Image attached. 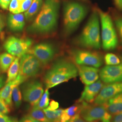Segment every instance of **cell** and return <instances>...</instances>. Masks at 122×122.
<instances>
[{"instance_id": "6da1fadb", "label": "cell", "mask_w": 122, "mask_h": 122, "mask_svg": "<svg viewBox=\"0 0 122 122\" xmlns=\"http://www.w3.org/2000/svg\"><path fill=\"white\" fill-rule=\"evenodd\" d=\"M59 0H46L34 21L28 28L32 33H45L52 30L57 24Z\"/></svg>"}, {"instance_id": "7a4b0ae2", "label": "cell", "mask_w": 122, "mask_h": 122, "mask_svg": "<svg viewBox=\"0 0 122 122\" xmlns=\"http://www.w3.org/2000/svg\"><path fill=\"white\" fill-rule=\"evenodd\" d=\"M78 75L77 66L70 61L61 60L57 61L48 71L44 81L47 89L76 78Z\"/></svg>"}, {"instance_id": "3957f363", "label": "cell", "mask_w": 122, "mask_h": 122, "mask_svg": "<svg viewBox=\"0 0 122 122\" xmlns=\"http://www.w3.org/2000/svg\"><path fill=\"white\" fill-rule=\"evenodd\" d=\"M100 21L99 13L94 10L77 39L81 46L99 49L101 46Z\"/></svg>"}, {"instance_id": "277c9868", "label": "cell", "mask_w": 122, "mask_h": 122, "mask_svg": "<svg viewBox=\"0 0 122 122\" xmlns=\"http://www.w3.org/2000/svg\"><path fill=\"white\" fill-rule=\"evenodd\" d=\"M101 45L106 51L113 50L118 46V38L114 25L108 13L99 10Z\"/></svg>"}, {"instance_id": "5b68a950", "label": "cell", "mask_w": 122, "mask_h": 122, "mask_svg": "<svg viewBox=\"0 0 122 122\" xmlns=\"http://www.w3.org/2000/svg\"><path fill=\"white\" fill-rule=\"evenodd\" d=\"M87 8L78 2H71L66 5L64 9L63 23L66 34H70L79 26L86 17Z\"/></svg>"}, {"instance_id": "8992f818", "label": "cell", "mask_w": 122, "mask_h": 122, "mask_svg": "<svg viewBox=\"0 0 122 122\" xmlns=\"http://www.w3.org/2000/svg\"><path fill=\"white\" fill-rule=\"evenodd\" d=\"M80 115L88 122L100 121L102 122H110L111 115L103 105L89 104L81 103Z\"/></svg>"}, {"instance_id": "52a82bcc", "label": "cell", "mask_w": 122, "mask_h": 122, "mask_svg": "<svg viewBox=\"0 0 122 122\" xmlns=\"http://www.w3.org/2000/svg\"><path fill=\"white\" fill-rule=\"evenodd\" d=\"M41 64L35 56L30 53H26L21 57L19 73L17 77L21 84L39 74L41 69Z\"/></svg>"}, {"instance_id": "ba28073f", "label": "cell", "mask_w": 122, "mask_h": 122, "mask_svg": "<svg viewBox=\"0 0 122 122\" xmlns=\"http://www.w3.org/2000/svg\"><path fill=\"white\" fill-rule=\"evenodd\" d=\"M32 43V40L29 38L10 36L5 42L4 47L9 53L20 58L28 53Z\"/></svg>"}, {"instance_id": "9c48e42d", "label": "cell", "mask_w": 122, "mask_h": 122, "mask_svg": "<svg viewBox=\"0 0 122 122\" xmlns=\"http://www.w3.org/2000/svg\"><path fill=\"white\" fill-rule=\"evenodd\" d=\"M72 57L77 65L91 66L99 68L103 64V58L100 53L84 50H76L72 52Z\"/></svg>"}, {"instance_id": "30bf717a", "label": "cell", "mask_w": 122, "mask_h": 122, "mask_svg": "<svg viewBox=\"0 0 122 122\" xmlns=\"http://www.w3.org/2000/svg\"><path fill=\"white\" fill-rule=\"evenodd\" d=\"M44 92L42 83L38 81H32L26 83L24 86L22 97L25 101L34 107L38 104Z\"/></svg>"}, {"instance_id": "8fae6325", "label": "cell", "mask_w": 122, "mask_h": 122, "mask_svg": "<svg viewBox=\"0 0 122 122\" xmlns=\"http://www.w3.org/2000/svg\"><path fill=\"white\" fill-rule=\"evenodd\" d=\"M100 80L105 84L122 82V63L117 65L106 66L99 71Z\"/></svg>"}, {"instance_id": "7c38bea8", "label": "cell", "mask_w": 122, "mask_h": 122, "mask_svg": "<svg viewBox=\"0 0 122 122\" xmlns=\"http://www.w3.org/2000/svg\"><path fill=\"white\" fill-rule=\"evenodd\" d=\"M28 53L33 55L42 64L46 65L51 61L53 57L55 50L51 44L41 43L30 48Z\"/></svg>"}, {"instance_id": "4fadbf2b", "label": "cell", "mask_w": 122, "mask_h": 122, "mask_svg": "<svg viewBox=\"0 0 122 122\" xmlns=\"http://www.w3.org/2000/svg\"><path fill=\"white\" fill-rule=\"evenodd\" d=\"M122 92V82L107 84L101 89L94 101V104L102 105L110 99Z\"/></svg>"}, {"instance_id": "5bb4252c", "label": "cell", "mask_w": 122, "mask_h": 122, "mask_svg": "<svg viewBox=\"0 0 122 122\" xmlns=\"http://www.w3.org/2000/svg\"><path fill=\"white\" fill-rule=\"evenodd\" d=\"M103 86V83L100 80L91 85H86L81 96L77 101V103H86L87 104L93 103Z\"/></svg>"}, {"instance_id": "9a60e30c", "label": "cell", "mask_w": 122, "mask_h": 122, "mask_svg": "<svg viewBox=\"0 0 122 122\" xmlns=\"http://www.w3.org/2000/svg\"><path fill=\"white\" fill-rule=\"evenodd\" d=\"M78 73L82 82L85 85H91L99 78V70L91 66L77 65Z\"/></svg>"}, {"instance_id": "2e32d148", "label": "cell", "mask_w": 122, "mask_h": 122, "mask_svg": "<svg viewBox=\"0 0 122 122\" xmlns=\"http://www.w3.org/2000/svg\"><path fill=\"white\" fill-rule=\"evenodd\" d=\"M103 105L111 115L122 113V92L110 99Z\"/></svg>"}, {"instance_id": "e0dca14e", "label": "cell", "mask_w": 122, "mask_h": 122, "mask_svg": "<svg viewBox=\"0 0 122 122\" xmlns=\"http://www.w3.org/2000/svg\"><path fill=\"white\" fill-rule=\"evenodd\" d=\"M25 15L22 13L10 14L8 18V25L13 31H21L25 25Z\"/></svg>"}, {"instance_id": "ac0fdd59", "label": "cell", "mask_w": 122, "mask_h": 122, "mask_svg": "<svg viewBox=\"0 0 122 122\" xmlns=\"http://www.w3.org/2000/svg\"><path fill=\"white\" fill-rule=\"evenodd\" d=\"M20 84L21 83L17 77L15 80L6 83L4 87L0 90V98L5 101L10 107L12 105V92L13 88L16 85H20Z\"/></svg>"}, {"instance_id": "d6986e66", "label": "cell", "mask_w": 122, "mask_h": 122, "mask_svg": "<svg viewBox=\"0 0 122 122\" xmlns=\"http://www.w3.org/2000/svg\"><path fill=\"white\" fill-rule=\"evenodd\" d=\"M81 109V104L78 103L71 106L70 107L63 109L61 115L59 122H66L71 118L80 113Z\"/></svg>"}, {"instance_id": "ffe728a7", "label": "cell", "mask_w": 122, "mask_h": 122, "mask_svg": "<svg viewBox=\"0 0 122 122\" xmlns=\"http://www.w3.org/2000/svg\"><path fill=\"white\" fill-rule=\"evenodd\" d=\"M16 57L9 53L0 54V70L2 72H5L8 70Z\"/></svg>"}, {"instance_id": "44dd1931", "label": "cell", "mask_w": 122, "mask_h": 122, "mask_svg": "<svg viewBox=\"0 0 122 122\" xmlns=\"http://www.w3.org/2000/svg\"><path fill=\"white\" fill-rule=\"evenodd\" d=\"M20 70L19 58L16 57L10 66L7 71V77L6 83L15 80L17 78Z\"/></svg>"}, {"instance_id": "7402d4cb", "label": "cell", "mask_w": 122, "mask_h": 122, "mask_svg": "<svg viewBox=\"0 0 122 122\" xmlns=\"http://www.w3.org/2000/svg\"><path fill=\"white\" fill-rule=\"evenodd\" d=\"M28 115L40 122H51L46 116L43 109L36 106H34L31 109Z\"/></svg>"}, {"instance_id": "603a6c76", "label": "cell", "mask_w": 122, "mask_h": 122, "mask_svg": "<svg viewBox=\"0 0 122 122\" xmlns=\"http://www.w3.org/2000/svg\"><path fill=\"white\" fill-rule=\"evenodd\" d=\"M42 4V0H33L29 9L25 12L24 15L26 20H29L35 15Z\"/></svg>"}, {"instance_id": "cb8c5ba5", "label": "cell", "mask_w": 122, "mask_h": 122, "mask_svg": "<svg viewBox=\"0 0 122 122\" xmlns=\"http://www.w3.org/2000/svg\"><path fill=\"white\" fill-rule=\"evenodd\" d=\"M46 116L51 122H59L61 115L63 112L62 109L51 110L47 108L43 109Z\"/></svg>"}, {"instance_id": "d4e9b609", "label": "cell", "mask_w": 122, "mask_h": 122, "mask_svg": "<svg viewBox=\"0 0 122 122\" xmlns=\"http://www.w3.org/2000/svg\"><path fill=\"white\" fill-rule=\"evenodd\" d=\"M19 85H16L13 88L12 92V99L16 108H19L22 103V95Z\"/></svg>"}, {"instance_id": "484cf974", "label": "cell", "mask_w": 122, "mask_h": 122, "mask_svg": "<svg viewBox=\"0 0 122 122\" xmlns=\"http://www.w3.org/2000/svg\"><path fill=\"white\" fill-rule=\"evenodd\" d=\"M104 61L107 66L117 65L121 63L118 57L112 53H107L104 57Z\"/></svg>"}, {"instance_id": "4316f807", "label": "cell", "mask_w": 122, "mask_h": 122, "mask_svg": "<svg viewBox=\"0 0 122 122\" xmlns=\"http://www.w3.org/2000/svg\"><path fill=\"white\" fill-rule=\"evenodd\" d=\"M49 104V92L48 89H47L46 91L41 96L38 104L35 106L41 109L46 108Z\"/></svg>"}, {"instance_id": "83f0119b", "label": "cell", "mask_w": 122, "mask_h": 122, "mask_svg": "<svg viewBox=\"0 0 122 122\" xmlns=\"http://www.w3.org/2000/svg\"><path fill=\"white\" fill-rule=\"evenodd\" d=\"M11 107L5 101L0 98V113L6 115L10 112Z\"/></svg>"}, {"instance_id": "f1b7e54d", "label": "cell", "mask_w": 122, "mask_h": 122, "mask_svg": "<svg viewBox=\"0 0 122 122\" xmlns=\"http://www.w3.org/2000/svg\"><path fill=\"white\" fill-rule=\"evenodd\" d=\"M20 4L18 0H11L9 5V10L12 14H18L19 12Z\"/></svg>"}, {"instance_id": "f546056e", "label": "cell", "mask_w": 122, "mask_h": 122, "mask_svg": "<svg viewBox=\"0 0 122 122\" xmlns=\"http://www.w3.org/2000/svg\"><path fill=\"white\" fill-rule=\"evenodd\" d=\"M33 0H25L20 6V13L26 11L29 9Z\"/></svg>"}, {"instance_id": "4dcf8cb0", "label": "cell", "mask_w": 122, "mask_h": 122, "mask_svg": "<svg viewBox=\"0 0 122 122\" xmlns=\"http://www.w3.org/2000/svg\"><path fill=\"white\" fill-rule=\"evenodd\" d=\"M115 25L118 31V35L122 42V17H118L115 20Z\"/></svg>"}, {"instance_id": "1f68e13d", "label": "cell", "mask_w": 122, "mask_h": 122, "mask_svg": "<svg viewBox=\"0 0 122 122\" xmlns=\"http://www.w3.org/2000/svg\"><path fill=\"white\" fill-rule=\"evenodd\" d=\"M11 1V0H0V7L5 10H7Z\"/></svg>"}, {"instance_id": "d6a6232c", "label": "cell", "mask_w": 122, "mask_h": 122, "mask_svg": "<svg viewBox=\"0 0 122 122\" xmlns=\"http://www.w3.org/2000/svg\"><path fill=\"white\" fill-rule=\"evenodd\" d=\"M59 107V103L55 100H51V101L49 103V106L47 108L51 110H55L57 109Z\"/></svg>"}, {"instance_id": "836d02e7", "label": "cell", "mask_w": 122, "mask_h": 122, "mask_svg": "<svg viewBox=\"0 0 122 122\" xmlns=\"http://www.w3.org/2000/svg\"><path fill=\"white\" fill-rule=\"evenodd\" d=\"M66 122H88L81 118L80 113L77 114L73 118H71L69 120Z\"/></svg>"}, {"instance_id": "e575fe53", "label": "cell", "mask_w": 122, "mask_h": 122, "mask_svg": "<svg viewBox=\"0 0 122 122\" xmlns=\"http://www.w3.org/2000/svg\"><path fill=\"white\" fill-rule=\"evenodd\" d=\"M20 122H40L39 121L36 120L33 118H31L30 116L26 115L20 119Z\"/></svg>"}, {"instance_id": "d590c367", "label": "cell", "mask_w": 122, "mask_h": 122, "mask_svg": "<svg viewBox=\"0 0 122 122\" xmlns=\"http://www.w3.org/2000/svg\"><path fill=\"white\" fill-rule=\"evenodd\" d=\"M111 122H122V113L114 115L111 119Z\"/></svg>"}, {"instance_id": "8d00e7d4", "label": "cell", "mask_w": 122, "mask_h": 122, "mask_svg": "<svg viewBox=\"0 0 122 122\" xmlns=\"http://www.w3.org/2000/svg\"><path fill=\"white\" fill-rule=\"evenodd\" d=\"M12 119L6 115L0 113V122H11Z\"/></svg>"}, {"instance_id": "74e56055", "label": "cell", "mask_w": 122, "mask_h": 122, "mask_svg": "<svg viewBox=\"0 0 122 122\" xmlns=\"http://www.w3.org/2000/svg\"><path fill=\"white\" fill-rule=\"evenodd\" d=\"M114 2L116 7L122 11V0H114Z\"/></svg>"}, {"instance_id": "f35d334b", "label": "cell", "mask_w": 122, "mask_h": 122, "mask_svg": "<svg viewBox=\"0 0 122 122\" xmlns=\"http://www.w3.org/2000/svg\"><path fill=\"white\" fill-rule=\"evenodd\" d=\"M5 26V22L1 15L0 14V34L3 30Z\"/></svg>"}, {"instance_id": "ab89813d", "label": "cell", "mask_w": 122, "mask_h": 122, "mask_svg": "<svg viewBox=\"0 0 122 122\" xmlns=\"http://www.w3.org/2000/svg\"><path fill=\"white\" fill-rule=\"evenodd\" d=\"M4 84V82L3 79L0 73V89L3 86Z\"/></svg>"}, {"instance_id": "60d3db41", "label": "cell", "mask_w": 122, "mask_h": 122, "mask_svg": "<svg viewBox=\"0 0 122 122\" xmlns=\"http://www.w3.org/2000/svg\"><path fill=\"white\" fill-rule=\"evenodd\" d=\"M24 0H18V2L19 3V4H20V5L21 4Z\"/></svg>"}, {"instance_id": "b9f144b4", "label": "cell", "mask_w": 122, "mask_h": 122, "mask_svg": "<svg viewBox=\"0 0 122 122\" xmlns=\"http://www.w3.org/2000/svg\"><path fill=\"white\" fill-rule=\"evenodd\" d=\"M11 122H18L17 121H16V120H12V121H11Z\"/></svg>"}, {"instance_id": "7bdbcfd3", "label": "cell", "mask_w": 122, "mask_h": 122, "mask_svg": "<svg viewBox=\"0 0 122 122\" xmlns=\"http://www.w3.org/2000/svg\"><path fill=\"white\" fill-rule=\"evenodd\" d=\"M102 122L101 121H93V122Z\"/></svg>"}, {"instance_id": "ee69618b", "label": "cell", "mask_w": 122, "mask_h": 122, "mask_svg": "<svg viewBox=\"0 0 122 122\" xmlns=\"http://www.w3.org/2000/svg\"></svg>"}, {"instance_id": "f6af8a7d", "label": "cell", "mask_w": 122, "mask_h": 122, "mask_svg": "<svg viewBox=\"0 0 122 122\" xmlns=\"http://www.w3.org/2000/svg\"></svg>"}]
</instances>
